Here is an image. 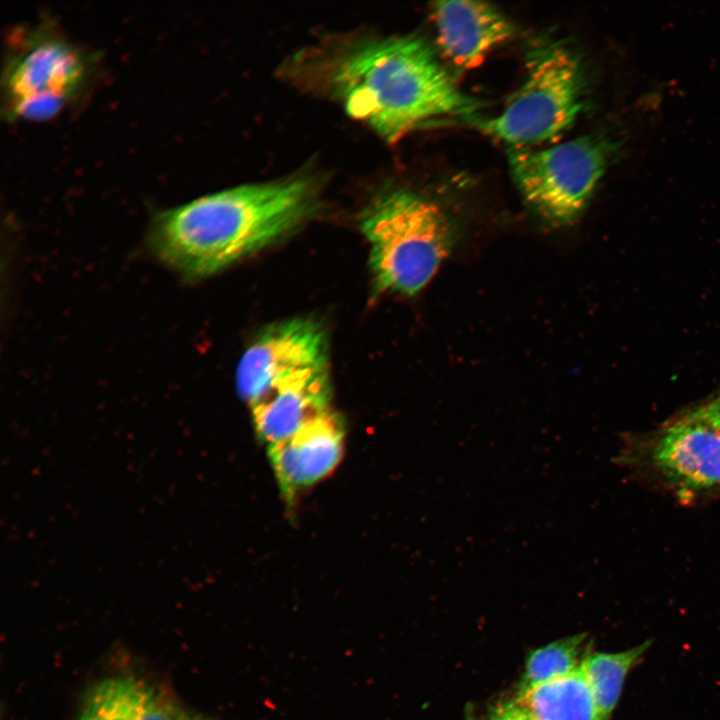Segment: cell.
Instances as JSON below:
<instances>
[{"label":"cell","instance_id":"6da1fadb","mask_svg":"<svg viewBox=\"0 0 720 720\" xmlns=\"http://www.w3.org/2000/svg\"><path fill=\"white\" fill-rule=\"evenodd\" d=\"M305 177L237 186L159 212L148 243L185 279L216 274L293 232L317 209Z\"/></svg>","mask_w":720,"mask_h":720},{"label":"cell","instance_id":"7a4b0ae2","mask_svg":"<svg viewBox=\"0 0 720 720\" xmlns=\"http://www.w3.org/2000/svg\"><path fill=\"white\" fill-rule=\"evenodd\" d=\"M323 80L347 113L389 143L427 121L475 118L481 100L465 94L416 36L362 40L323 62Z\"/></svg>","mask_w":720,"mask_h":720},{"label":"cell","instance_id":"3957f363","mask_svg":"<svg viewBox=\"0 0 720 720\" xmlns=\"http://www.w3.org/2000/svg\"><path fill=\"white\" fill-rule=\"evenodd\" d=\"M369 265L383 291L412 296L433 277L452 247L453 233L442 209L408 190L382 194L360 216Z\"/></svg>","mask_w":720,"mask_h":720},{"label":"cell","instance_id":"277c9868","mask_svg":"<svg viewBox=\"0 0 720 720\" xmlns=\"http://www.w3.org/2000/svg\"><path fill=\"white\" fill-rule=\"evenodd\" d=\"M618 461L681 504L720 496V429L692 407L628 437Z\"/></svg>","mask_w":720,"mask_h":720},{"label":"cell","instance_id":"5b68a950","mask_svg":"<svg viewBox=\"0 0 720 720\" xmlns=\"http://www.w3.org/2000/svg\"><path fill=\"white\" fill-rule=\"evenodd\" d=\"M584 70L579 56L560 42L535 47L527 75L501 113L473 118L475 126L515 148L557 139L583 108Z\"/></svg>","mask_w":720,"mask_h":720},{"label":"cell","instance_id":"8992f818","mask_svg":"<svg viewBox=\"0 0 720 720\" xmlns=\"http://www.w3.org/2000/svg\"><path fill=\"white\" fill-rule=\"evenodd\" d=\"M91 57L41 24L11 40L3 71V107L9 120H47L62 111L88 81Z\"/></svg>","mask_w":720,"mask_h":720},{"label":"cell","instance_id":"52a82bcc","mask_svg":"<svg viewBox=\"0 0 720 720\" xmlns=\"http://www.w3.org/2000/svg\"><path fill=\"white\" fill-rule=\"evenodd\" d=\"M615 144L587 135L543 149L508 150L515 184L528 204L555 224L574 221L603 177Z\"/></svg>","mask_w":720,"mask_h":720},{"label":"cell","instance_id":"ba28073f","mask_svg":"<svg viewBox=\"0 0 720 720\" xmlns=\"http://www.w3.org/2000/svg\"><path fill=\"white\" fill-rule=\"evenodd\" d=\"M327 371L325 327L311 318H293L259 332L239 361L236 386L250 407L273 391Z\"/></svg>","mask_w":720,"mask_h":720},{"label":"cell","instance_id":"9c48e42d","mask_svg":"<svg viewBox=\"0 0 720 720\" xmlns=\"http://www.w3.org/2000/svg\"><path fill=\"white\" fill-rule=\"evenodd\" d=\"M437 44L455 66L473 69L514 34L512 22L498 9L479 1H437L432 4Z\"/></svg>","mask_w":720,"mask_h":720},{"label":"cell","instance_id":"30bf717a","mask_svg":"<svg viewBox=\"0 0 720 720\" xmlns=\"http://www.w3.org/2000/svg\"><path fill=\"white\" fill-rule=\"evenodd\" d=\"M343 441V423L329 410L289 439L268 446L282 495L292 500L300 490L326 477L342 456Z\"/></svg>","mask_w":720,"mask_h":720},{"label":"cell","instance_id":"8fae6325","mask_svg":"<svg viewBox=\"0 0 720 720\" xmlns=\"http://www.w3.org/2000/svg\"><path fill=\"white\" fill-rule=\"evenodd\" d=\"M330 397L329 371L273 391L250 406L256 432L268 446L285 441L329 411Z\"/></svg>","mask_w":720,"mask_h":720},{"label":"cell","instance_id":"7c38bea8","mask_svg":"<svg viewBox=\"0 0 720 720\" xmlns=\"http://www.w3.org/2000/svg\"><path fill=\"white\" fill-rule=\"evenodd\" d=\"M78 720H191L145 683L112 677L89 693Z\"/></svg>","mask_w":720,"mask_h":720},{"label":"cell","instance_id":"4fadbf2b","mask_svg":"<svg viewBox=\"0 0 720 720\" xmlns=\"http://www.w3.org/2000/svg\"><path fill=\"white\" fill-rule=\"evenodd\" d=\"M516 702L533 720H600L581 665L565 676L519 692Z\"/></svg>","mask_w":720,"mask_h":720},{"label":"cell","instance_id":"5bb4252c","mask_svg":"<svg viewBox=\"0 0 720 720\" xmlns=\"http://www.w3.org/2000/svg\"><path fill=\"white\" fill-rule=\"evenodd\" d=\"M648 648L643 643L617 653L586 655L581 667L592 691L600 720H607L619 699L624 679Z\"/></svg>","mask_w":720,"mask_h":720},{"label":"cell","instance_id":"9a60e30c","mask_svg":"<svg viewBox=\"0 0 720 720\" xmlns=\"http://www.w3.org/2000/svg\"><path fill=\"white\" fill-rule=\"evenodd\" d=\"M585 636L575 635L533 651L525 665L520 691L565 676L584 660Z\"/></svg>","mask_w":720,"mask_h":720},{"label":"cell","instance_id":"2e32d148","mask_svg":"<svg viewBox=\"0 0 720 720\" xmlns=\"http://www.w3.org/2000/svg\"><path fill=\"white\" fill-rule=\"evenodd\" d=\"M691 407L699 415L720 429V388L703 401Z\"/></svg>","mask_w":720,"mask_h":720},{"label":"cell","instance_id":"e0dca14e","mask_svg":"<svg viewBox=\"0 0 720 720\" xmlns=\"http://www.w3.org/2000/svg\"><path fill=\"white\" fill-rule=\"evenodd\" d=\"M490 720H533L516 700L499 707Z\"/></svg>","mask_w":720,"mask_h":720},{"label":"cell","instance_id":"ac0fdd59","mask_svg":"<svg viewBox=\"0 0 720 720\" xmlns=\"http://www.w3.org/2000/svg\"><path fill=\"white\" fill-rule=\"evenodd\" d=\"M466 720H475L472 714H468Z\"/></svg>","mask_w":720,"mask_h":720}]
</instances>
